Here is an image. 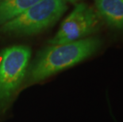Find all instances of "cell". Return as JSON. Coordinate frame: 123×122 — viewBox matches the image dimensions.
Returning <instances> with one entry per match:
<instances>
[{
	"mask_svg": "<svg viewBox=\"0 0 123 122\" xmlns=\"http://www.w3.org/2000/svg\"><path fill=\"white\" fill-rule=\"evenodd\" d=\"M99 26L100 16L98 12L87 4L79 3L62 22L49 44L57 45L81 40L96 32Z\"/></svg>",
	"mask_w": 123,
	"mask_h": 122,
	"instance_id": "obj_4",
	"label": "cell"
},
{
	"mask_svg": "<svg viewBox=\"0 0 123 122\" xmlns=\"http://www.w3.org/2000/svg\"><path fill=\"white\" fill-rule=\"evenodd\" d=\"M66 10V0H41L18 16L2 24L1 31L16 35L37 33L53 25Z\"/></svg>",
	"mask_w": 123,
	"mask_h": 122,
	"instance_id": "obj_3",
	"label": "cell"
},
{
	"mask_svg": "<svg viewBox=\"0 0 123 122\" xmlns=\"http://www.w3.org/2000/svg\"><path fill=\"white\" fill-rule=\"evenodd\" d=\"M67 1H69V2H70V0H66V2H67Z\"/></svg>",
	"mask_w": 123,
	"mask_h": 122,
	"instance_id": "obj_8",
	"label": "cell"
},
{
	"mask_svg": "<svg viewBox=\"0 0 123 122\" xmlns=\"http://www.w3.org/2000/svg\"><path fill=\"white\" fill-rule=\"evenodd\" d=\"M102 46L97 37L51 45L38 54L30 67L27 84L39 82L93 56Z\"/></svg>",
	"mask_w": 123,
	"mask_h": 122,
	"instance_id": "obj_1",
	"label": "cell"
},
{
	"mask_svg": "<svg viewBox=\"0 0 123 122\" xmlns=\"http://www.w3.org/2000/svg\"><path fill=\"white\" fill-rule=\"evenodd\" d=\"M41 0H2L0 1V25L18 16Z\"/></svg>",
	"mask_w": 123,
	"mask_h": 122,
	"instance_id": "obj_6",
	"label": "cell"
},
{
	"mask_svg": "<svg viewBox=\"0 0 123 122\" xmlns=\"http://www.w3.org/2000/svg\"><path fill=\"white\" fill-rule=\"evenodd\" d=\"M77 1H79V0H70L71 2H77Z\"/></svg>",
	"mask_w": 123,
	"mask_h": 122,
	"instance_id": "obj_7",
	"label": "cell"
},
{
	"mask_svg": "<svg viewBox=\"0 0 123 122\" xmlns=\"http://www.w3.org/2000/svg\"><path fill=\"white\" fill-rule=\"evenodd\" d=\"M96 11L109 26L123 31V0H94Z\"/></svg>",
	"mask_w": 123,
	"mask_h": 122,
	"instance_id": "obj_5",
	"label": "cell"
},
{
	"mask_svg": "<svg viewBox=\"0 0 123 122\" xmlns=\"http://www.w3.org/2000/svg\"><path fill=\"white\" fill-rule=\"evenodd\" d=\"M31 56L29 47L14 45L0 52V115L11 104L25 78Z\"/></svg>",
	"mask_w": 123,
	"mask_h": 122,
	"instance_id": "obj_2",
	"label": "cell"
},
{
	"mask_svg": "<svg viewBox=\"0 0 123 122\" xmlns=\"http://www.w3.org/2000/svg\"><path fill=\"white\" fill-rule=\"evenodd\" d=\"M0 1H2V0H0Z\"/></svg>",
	"mask_w": 123,
	"mask_h": 122,
	"instance_id": "obj_9",
	"label": "cell"
}]
</instances>
